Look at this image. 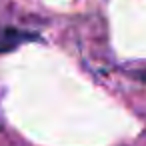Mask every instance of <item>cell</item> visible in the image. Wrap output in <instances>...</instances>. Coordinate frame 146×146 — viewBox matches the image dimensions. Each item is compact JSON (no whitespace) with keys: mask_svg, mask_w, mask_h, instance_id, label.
Here are the masks:
<instances>
[]
</instances>
